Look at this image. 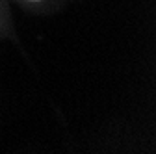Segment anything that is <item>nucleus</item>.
<instances>
[{
  "mask_svg": "<svg viewBox=\"0 0 156 154\" xmlns=\"http://www.w3.org/2000/svg\"><path fill=\"white\" fill-rule=\"evenodd\" d=\"M35 2H37V0H35Z\"/></svg>",
  "mask_w": 156,
  "mask_h": 154,
  "instance_id": "f257e3e1",
  "label": "nucleus"
}]
</instances>
